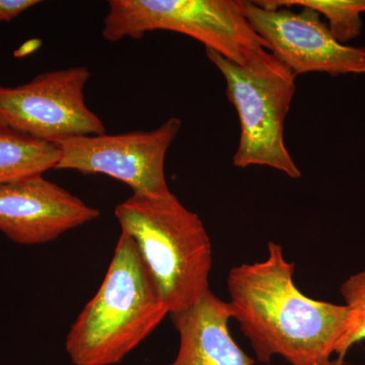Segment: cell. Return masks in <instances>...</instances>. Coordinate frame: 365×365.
Here are the masks:
<instances>
[{
	"mask_svg": "<svg viewBox=\"0 0 365 365\" xmlns=\"http://www.w3.org/2000/svg\"><path fill=\"white\" fill-rule=\"evenodd\" d=\"M340 294L348 309V322L338 347L337 359L344 362L350 348L365 340V269L350 275L341 284Z\"/></svg>",
	"mask_w": 365,
	"mask_h": 365,
	"instance_id": "13",
	"label": "cell"
},
{
	"mask_svg": "<svg viewBox=\"0 0 365 365\" xmlns=\"http://www.w3.org/2000/svg\"><path fill=\"white\" fill-rule=\"evenodd\" d=\"M294 268L274 242L265 260L232 268L227 279L232 319L261 364L280 356L290 365H344L337 350L347 327V307L302 294L294 283Z\"/></svg>",
	"mask_w": 365,
	"mask_h": 365,
	"instance_id": "1",
	"label": "cell"
},
{
	"mask_svg": "<svg viewBox=\"0 0 365 365\" xmlns=\"http://www.w3.org/2000/svg\"><path fill=\"white\" fill-rule=\"evenodd\" d=\"M170 316L180 344L168 365H254L255 360L232 339L228 302L211 290L193 307Z\"/></svg>",
	"mask_w": 365,
	"mask_h": 365,
	"instance_id": "10",
	"label": "cell"
},
{
	"mask_svg": "<svg viewBox=\"0 0 365 365\" xmlns=\"http://www.w3.org/2000/svg\"><path fill=\"white\" fill-rule=\"evenodd\" d=\"M100 215L43 175L0 186V232L16 244L35 246L54 241Z\"/></svg>",
	"mask_w": 365,
	"mask_h": 365,
	"instance_id": "9",
	"label": "cell"
},
{
	"mask_svg": "<svg viewBox=\"0 0 365 365\" xmlns=\"http://www.w3.org/2000/svg\"><path fill=\"white\" fill-rule=\"evenodd\" d=\"M91 76L78 66L45 72L24 85H0V123L53 144L104 134V124L85 102Z\"/></svg>",
	"mask_w": 365,
	"mask_h": 365,
	"instance_id": "6",
	"label": "cell"
},
{
	"mask_svg": "<svg viewBox=\"0 0 365 365\" xmlns=\"http://www.w3.org/2000/svg\"><path fill=\"white\" fill-rule=\"evenodd\" d=\"M267 9L300 6L313 9L325 16L335 39L346 44L361 34V14L365 13V0H258Z\"/></svg>",
	"mask_w": 365,
	"mask_h": 365,
	"instance_id": "12",
	"label": "cell"
},
{
	"mask_svg": "<svg viewBox=\"0 0 365 365\" xmlns=\"http://www.w3.org/2000/svg\"><path fill=\"white\" fill-rule=\"evenodd\" d=\"M39 4L38 0H0V21H11Z\"/></svg>",
	"mask_w": 365,
	"mask_h": 365,
	"instance_id": "14",
	"label": "cell"
},
{
	"mask_svg": "<svg viewBox=\"0 0 365 365\" xmlns=\"http://www.w3.org/2000/svg\"><path fill=\"white\" fill-rule=\"evenodd\" d=\"M242 6L268 51L295 76L309 72L331 76L365 74V47L341 44L313 9H267L247 0H242Z\"/></svg>",
	"mask_w": 365,
	"mask_h": 365,
	"instance_id": "8",
	"label": "cell"
},
{
	"mask_svg": "<svg viewBox=\"0 0 365 365\" xmlns=\"http://www.w3.org/2000/svg\"><path fill=\"white\" fill-rule=\"evenodd\" d=\"M103 37L141 39L153 31L193 38L228 60L246 64L267 44L245 14L242 0H111Z\"/></svg>",
	"mask_w": 365,
	"mask_h": 365,
	"instance_id": "5",
	"label": "cell"
},
{
	"mask_svg": "<svg viewBox=\"0 0 365 365\" xmlns=\"http://www.w3.org/2000/svg\"><path fill=\"white\" fill-rule=\"evenodd\" d=\"M206 56L222 74L227 96L239 115L241 136L235 167L264 165L299 179L284 143L285 119L292 106L297 76L272 53L264 50L246 64H237L213 50Z\"/></svg>",
	"mask_w": 365,
	"mask_h": 365,
	"instance_id": "4",
	"label": "cell"
},
{
	"mask_svg": "<svg viewBox=\"0 0 365 365\" xmlns=\"http://www.w3.org/2000/svg\"><path fill=\"white\" fill-rule=\"evenodd\" d=\"M181 128V119L174 117L151 131L72 137L56 143L60 158L55 170L105 175L136 194L165 193V155Z\"/></svg>",
	"mask_w": 365,
	"mask_h": 365,
	"instance_id": "7",
	"label": "cell"
},
{
	"mask_svg": "<svg viewBox=\"0 0 365 365\" xmlns=\"http://www.w3.org/2000/svg\"><path fill=\"white\" fill-rule=\"evenodd\" d=\"M269 365H270V364H269Z\"/></svg>",
	"mask_w": 365,
	"mask_h": 365,
	"instance_id": "15",
	"label": "cell"
},
{
	"mask_svg": "<svg viewBox=\"0 0 365 365\" xmlns=\"http://www.w3.org/2000/svg\"><path fill=\"white\" fill-rule=\"evenodd\" d=\"M56 144L38 140L0 123V186L55 169Z\"/></svg>",
	"mask_w": 365,
	"mask_h": 365,
	"instance_id": "11",
	"label": "cell"
},
{
	"mask_svg": "<svg viewBox=\"0 0 365 365\" xmlns=\"http://www.w3.org/2000/svg\"><path fill=\"white\" fill-rule=\"evenodd\" d=\"M170 314L126 232L120 234L102 284L66 336L73 365H116Z\"/></svg>",
	"mask_w": 365,
	"mask_h": 365,
	"instance_id": "3",
	"label": "cell"
},
{
	"mask_svg": "<svg viewBox=\"0 0 365 365\" xmlns=\"http://www.w3.org/2000/svg\"><path fill=\"white\" fill-rule=\"evenodd\" d=\"M115 216L170 314L193 307L210 292L212 247L207 230L172 192L133 193L116 206Z\"/></svg>",
	"mask_w": 365,
	"mask_h": 365,
	"instance_id": "2",
	"label": "cell"
}]
</instances>
